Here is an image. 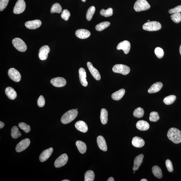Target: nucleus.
<instances>
[{"label":"nucleus","instance_id":"16","mask_svg":"<svg viewBox=\"0 0 181 181\" xmlns=\"http://www.w3.org/2000/svg\"><path fill=\"white\" fill-rule=\"evenodd\" d=\"M53 149L50 148L43 151L40 154L39 160L41 162H45L50 157L53 152Z\"/></svg>","mask_w":181,"mask_h":181},{"label":"nucleus","instance_id":"49","mask_svg":"<svg viewBox=\"0 0 181 181\" xmlns=\"http://www.w3.org/2000/svg\"><path fill=\"white\" fill-rule=\"evenodd\" d=\"M140 181H147V180L146 179H142L140 180Z\"/></svg>","mask_w":181,"mask_h":181},{"label":"nucleus","instance_id":"36","mask_svg":"<svg viewBox=\"0 0 181 181\" xmlns=\"http://www.w3.org/2000/svg\"><path fill=\"white\" fill-rule=\"evenodd\" d=\"M144 110L141 107H138L135 109L133 112V115L134 117L140 118L144 116Z\"/></svg>","mask_w":181,"mask_h":181},{"label":"nucleus","instance_id":"25","mask_svg":"<svg viewBox=\"0 0 181 181\" xmlns=\"http://www.w3.org/2000/svg\"><path fill=\"white\" fill-rule=\"evenodd\" d=\"M5 93L6 95L9 99H15L17 97V93L15 90L11 87H8L6 88Z\"/></svg>","mask_w":181,"mask_h":181},{"label":"nucleus","instance_id":"32","mask_svg":"<svg viewBox=\"0 0 181 181\" xmlns=\"http://www.w3.org/2000/svg\"><path fill=\"white\" fill-rule=\"evenodd\" d=\"M95 174L93 171L88 170L84 175V181H93L95 178Z\"/></svg>","mask_w":181,"mask_h":181},{"label":"nucleus","instance_id":"2","mask_svg":"<svg viewBox=\"0 0 181 181\" xmlns=\"http://www.w3.org/2000/svg\"><path fill=\"white\" fill-rule=\"evenodd\" d=\"M78 114L76 109H72L65 113L62 116L61 121L62 124H67L75 119Z\"/></svg>","mask_w":181,"mask_h":181},{"label":"nucleus","instance_id":"55","mask_svg":"<svg viewBox=\"0 0 181 181\" xmlns=\"http://www.w3.org/2000/svg\"><path fill=\"white\" fill-rule=\"evenodd\" d=\"M134 173H135V172H134Z\"/></svg>","mask_w":181,"mask_h":181},{"label":"nucleus","instance_id":"13","mask_svg":"<svg viewBox=\"0 0 181 181\" xmlns=\"http://www.w3.org/2000/svg\"><path fill=\"white\" fill-rule=\"evenodd\" d=\"M50 82L54 86L57 87H61L66 85V80L63 78L57 77L52 78Z\"/></svg>","mask_w":181,"mask_h":181},{"label":"nucleus","instance_id":"37","mask_svg":"<svg viewBox=\"0 0 181 181\" xmlns=\"http://www.w3.org/2000/svg\"><path fill=\"white\" fill-rule=\"evenodd\" d=\"M113 9L111 8H108L106 10L102 9L100 11V14L104 17H108L113 15Z\"/></svg>","mask_w":181,"mask_h":181},{"label":"nucleus","instance_id":"19","mask_svg":"<svg viewBox=\"0 0 181 181\" xmlns=\"http://www.w3.org/2000/svg\"><path fill=\"white\" fill-rule=\"evenodd\" d=\"M75 126L76 129L80 132L85 133L88 131V127L87 124L83 121H78L76 122Z\"/></svg>","mask_w":181,"mask_h":181},{"label":"nucleus","instance_id":"15","mask_svg":"<svg viewBox=\"0 0 181 181\" xmlns=\"http://www.w3.org/2000/svg\"><path fill=\"white\" fill-rule=\"evenodd\" d=\"M87 65L88 70L92 76L96 80H100L101 79L100 74L98 70L95 68L91 62H88Z\"/></svg>","mask_w":181,"mask_h":181},{"label":"nucleus","instance_id":"10","mask_svg":"<svg viewBox=\"0 0 181 181\" xmlns=\"http://www.w3.org/2000/svg\"><path fill=\"white\" fill-rule=\"evenodd\" d=\"M30 140L28 138L22 140L18 143L16 147V150L17 152L23 151L29 146Z\"/></svg>","mask_w":181,"mask_h":181},{"label":"nucleus","instance_id":"29","mask_svg":"<svg viewBox=\"0 0 181 181\" xmlns=\"http://www.w3.org/2000/svg\"><path fill=\"white\" fill-rule=\"evenodd\" d=\"M152 171L153 174L157 178L159 179L162 178L163 176L162 171L160 167L156 165L153 166Z\"/></svg>","mask_w":181,"mask_h":181},{"label":"nucleus","instance_id":"52","mask_svg":"<svg viewBox=\"0 0 181 181\" xmlns=\"http://www.w3.org/2000/svg\"><path fill=\"white\" fill-rule=\"evenodd\" d=\"M86 0H82V1L84 2H85L86 1Z\"/></svg>","mask_w":181,"mask_h":181},{"label":"nucleus","instance_id":"35","mask_svg":"<svg viewBox=\"0 0 181 181\" xmlns=\"http://www.w3.org/2000/svg\"><path fill=\"white\" fill-rule=\"evenodd\" d=\"M176 96L174 95H171L165 98L163 100L164 103L169 105L174 103L176 99Z\"/></svg>","mask_w":181,"mask_h":181},{"label":"nucleus","instance_id":"26","mask_svg":"<svg viewBox=\"0 0 181 181\" xmlns=\"http://www.w3.org/2000/svg\"><path fill=\"white\" fill-rule=\"evenodd\" d=\"M125 92V90L124 88L121 89L113 93L111 95L112 98L114 100H119L123 97Z\"/></svg>","mask_w":181,"mask_h":181},{"label":"nucleus","instance_id":"3","mask_svg":"<svg viewBox=\"0 0 181 181\" xmlns=\"http://www.w3.org/2000/svg\"><path fill=\"white\" fill-rule=\"evenodd\" d=\"M161 28L160 23L157 21L147 22L143 26V29L149 31H158Z\"/></svg>","mask_w":181,"mask_h":181},{"label":"nucleus","instance_id":"43","mask_svg":"<svg viewBox=\"0 0 181 181\" xmlns=\"http://www.w3.org/2000/svg\"><path fill=\"white\" fill-rule=\"evenodd\" d=\"M9 1V0H0V11H3L5 9Z\"/></svg>","mask_w":181,"mask_h":181},{"label":"nucleus","instance_id":"28","mask_svg":"<svg viewBox=\"0 0 181 181\" xmlns=\"http://www.w3.org/2000/svg\"><path fill=\"white\" fill-rule=\"evenodd\" d=\"M76 145L79 152L81 154H84L86 150V144L80 140H78L76 142Z\"/></svg>","mask_w":181,"mask_h":181},{"label":"nucleus","instance_id":"51","mask_svg":"<svg viewBox=\"0 0 181 181\" xmlns=\"http://www.w3.org/2000/svg\"><path fill=\"white\" fill-rule=\"evenodd\" d=\"M62 181H70V180H62Z\"/></svg>","mask_w":181,"mask_h":181},{"label":"nucleus","instance_id":"30","mask_svg":"<svg viewBox=\"0 0 181 181\" xmlns=\"http://www.w3.org/2000/svg\"><path fill=\"white\" fill-rule=\"evenodd\" d=\"M110 22H102L96 26V29L97 31H101L108 27L110 26Z\"/></svg>","mask_w":181,"mask_h":181},{"label":"nucleus","instance_id":"21","mask_svg":"<svg viewBox=\"0 0 181 181\" xmlns=\"http://www.w3.org/2000/svg\"><path fill=\"white\" fill-rule=\"evenodd\" d=\"M97 141L98 146L100 149L104 151H106L107 150V146L105 140L103 137L101 136H98Z\"/></svg>","mask_w":181,"mask_h":181},{"label":"nucleus","instance_id":"39","mask_svg":"<svg viewBox=\"0 0 181 181\" xmlns=\"http://www.w3.org/2000/svg\"><path fill=\"white\" fill-rule=\"evenodd\" d=\"M160 117L158 113L155 111H153L150 115L149 120L150 121L156 122L159 119Z\"/></svg>","mask_w":181,"mask_h":181},{"label":"nucleus","instance_id":"12","mask_svg":"<svg viewBox=\"0 0 181 181\" xmlns=\"http://www.w3.org/2000/svg\"><path fill=\"white\" fill-rule=\"evenodd\" d=\"M130 44L129 42L127 40H124L118 44L117 49L118 50H123L124 53L127 54L130 52Z\"/></svg>","mask_w":181,"mask_h":181},{"label":"nucleus","instance_id":"41","mask_svg":"<svg viewBox=\"0 0 181 181\" xmlns=\"http://www.w3.org/2000/svg\"><path fill=\"white\" fill-rule=\"evenodd\" d=\"M155 53L157 57L159 58H162L164 55L163 50L162 48L159 47H156L155 49Z\"/></svg>","mask_w":181,"mask_h":181},{"label":"nucleus","instance_id":"23","mask_svg":"<svg viewBox=\"0 0 181 181\" xmlns=\"http://www.w3.org/2000/svg\"><path fill=\"white\" fill-rule=\"evenodd\" d=\"M136 127L138 130L141 131H146L150 128L149 124L146 121L140 120L136 124Z\"/></svg>","mask_w":181,"mask_h":181},{"label":"nucleus","instance_id":"22","mask_svg":"<svg viewBox=\"0 0 181 181\" xmlns=\"http://www.w3.org/2000/svg\"><path fill=\"white\" fill-rule=\"evenodd\" d=\"M144 155L143 154H140L136 156L134 159V166L133 170L134 171L138 170L143 162V159Z\"/></svg>","mask_w":181,"mask_h":181},{"label":"nucleus","instance_id":"53","mask_svg":"<svg viewBox=\"0 0 181 181\" xmlns=\"http://www.w3.org/2000/svg\"><path fill=\"white\" fill-rule=\"evenodd\" d=\"M150 22V21L149 20H148L147 22Z\"/></svg>","mask_w":181,"mask_h":181},{"label":"nucleus","instance_id":"1","mask_svg":"<svg viewBox=\"0 0 181 181\" xmlns=\"http://www.w3.org/2000/svg\"><path fill=\"white\" fill-rule=\"evenodd\" d=\"M169 139L175 144L181 143V132L178 128H172L169 130L167 134Z\"/></svg>","mask_w":181,"mask_h":181},{"label":"nucleus","instance_id":"14","mask_svg":"<svg viewBox=\"0 0 181 181\" xmlns=\"http://www.w3.org/2000/svg\"><path fill=\"white\" fill-rule=\"evenodd\" d=\"M42 24L40 20H36L33 21H28L25 24L26 27L30 29H35L39 28Z\"/></svg>","mask_w":181,"mask_h":181},{"label":"nucleus","instance_id":"4","mask_svg":"<svg viewBox=\"0 0 181 181\" xmlns=\"http://www.w3.org/2000/svg\"><path fill=\"white\" fill-rule=\"evenodd\" d=\"M150 8V5L146 0H138L135 3L134 8L137 12L146 11Z\"/></svg>","mask_w":181,"mask_h":181},{"label":"nucleus","instance_id":"20","mask_svg":"<svg viewBox=\"0 0 181 181\" xmlns=\"http://www.w3.org/2000/svg\"><path fill=\"white\" fill-rule=\"evenodd\" d=\"M132 145L136 148H142L145 144L144 140L143 138L138 136H135L132 140Z\"/></svg>","mask_w":181,"mask_h":181},{"label":"nucleus","instance_id":"50","mask_svg":"<svg viewBox=\"0 0 181 181\" xmlns=\"http://www.w3.org/2000/svg\"><path fill=\"white\" fill-rule=\"evenodd\" d=\"M180 55H181V45H180Z\"/></svg>","mask_w":181,"mask_h":181},{"label":"nucleus","instance_id":"8","mask_svg":"<svg viewBox=\"0 0 181 181\" xmlns=\"http://www.w3.org/2000/svg\"><path fill=\"white\" fill-rule=\"evenodd\" d=\"M8 75L11 79L16 82H18L21 80V76L19 71L15 68H10L8 72Z\"/></svg>","mask_w":181,"mask_h":181},{"label":"nucleus","instance_id":"18","mask_svg":"<svg viewBox=\"0 0 181 181\" xmlns=\"http://www.w3.org/2000/svg\"><path fill=\"white\" fill-rule=\"evenodd\" d=\"M80 82L82 85L84 86H87L88 82L86 79V72L84 68H81L78 70Z\"/></svg>","mask_w":181,"mask_h":181},{"label":"nucleus","instance_id":"42","mask_svg":"<svg viewBox=\"0 0 181 181\" xmlns=\"http://www.w3.org/2000/svg\"><path fill=\"white\" fill-rule=\"evenodd\" d=\"M70 16V12L68 9H65L62 11L61 17L62 19L65 20V21H68L69 19Z\"/></svg>","mask_w":181,"mask_h":181},{"label":"nucleus","instance_id":"45","mask_svg":"<svg viewBox=\"0 0 181 181\" xmlns=\"http://www.w3.org/2000/svg\"><path fill=\"white\" fill-rule=\"evenodd\" d=\"M165 165L169 172H172L174 170L172 161L170 159H167L165 161Z\"/></svg>","mask_w":181,"mask_h":181},{"label":"nucleus","instance_id":"33","mask_svg":"<svg viewBox=\"0 0 181 181\" xmlns=\"http://www.w3.org/2000/svg\"><path fill=\"white\" fill-rule=\"evenodd\" d=\"M62 7L59 3H56L53 4L51 7L50 12L51 14L54 13H60L61 12Z\"/></svg>","mask_w":181,"mask_h":181},{"label":"nucleus","instance_id":"7","mask_svg":"<svg viewBox=\"0 0 181 181\" xmlns=\"http://www.w3.org/2000/svg\"><path fill=\"white\" fill-rule=\"evenodd\" d=\"M26 5L24 0H18L14 7L13 12L14 14H19L25 11Z\"/></svg>","mask_w":181,"mask_h":181},{"label":"nucleus","instance_id":"38","mask_svg":"<svg viewBox=\"0 0 181 181\" xmlns=\"http://www.w3.org/2000/svg\"><path fill=\"white\" fill-rule=\"evenodd\" d=\"M171 18L174 23H178L181 21V14L180 13L173 14L171 16Z\"/></svg>","mask_w":181,"mask_h":181},{"label":"nucleus","instance_id":"11","mask_svg":"<svg viewBox=\"0 0 181 181\" xmlns=\"http://www.w3.org/2000/svg\"><path fill=\"white\" fill-rule=\"evenodd\" d=\"M50 51V48L48 45H44L40 48L39 53V57L42 60H45L48 57V54Z\"/></svg>","mask_w":181,"mask_h":181},{"label":"nucleus","instance_id":"31","mask_svg":"<svg viewBox=\"0 0 181 181\" xmlns=\"http://www.w3.org/2000/svg\"><path fill=\"white\" fill-rule=\"evenodd\" d=\"M11 136L14 139L17 138L21 136V133L19 131V128L16 126H14L11 130Z\"/></svg>","mask_w":181,"mask_h":181},{"label":"nucleus","instance_id":"54","mask_svg":"<svg viewBox=\"0 0 181 181\" xmlns=\"http://www.w3.org/2000/svg\"><path fill=\"white\" fill-rule=\"evenodd\" d=\"M76 109L77 110H78V109H77H77Z\"/></svg>","mask_w":181,"mask_h":181},{"label":"nucleus","instance_id":"34","mask_svg":"<svg viewBox=\"0 0 181 181\" xmlns=\"http://www.w3.org/2000/svg\"><path fill=\"white\" fill-rule=\"evenodd\" d=\"M95 7L93 6L88 8L86 12V18L88 21H90L92 19L93 17L95 11Z\"/></svg>","mask_w":181,"mask_h":181},{"label":"nucleus","instance_id":"9","mask_svg":"<svg viewBox=\"0 0 181 181\" xmlns=\"http://www.w3.org/2000/svg\"><path fill=\"white\" fill-rule=\"evenodd\" d=\"M68 160L67 155L66 154H62L56 159L54 162V166L56 168H59L63 166L66 164Z\"/></svg>","mask_w":181,"mask_h":181},{"label":"nucleus","instance_id":"47","mask_svg":"<svg viewBox=\"0 0 181 181\" xmlns=\"http://www.w3.org/2000/svg\"><path fill=\"white\" fill-rule=\"evenodd\" d=\"M5 126V124L4 123L1 121L0 122V128L1 129L4 127Z\"/></svg>","mask_w":181,"mask_h":181},{"label":"nucleus","instance_id":"48","mask_svg":"<svg viewBox=\"0 0 181 181\" xmlns=\"http://www.w3.org/2000/svg\"><path fill=\"white\" fill-rule=\"evenodd\" d=\"M114 180L113 178L112 177H110V178L108 179V180H107V181H114Z\"/></svg>","mask_w":181,"mask_h":181},{"label":"nucleus","instance_id":"5","mask_svg":"<svg viewBox=\"0 0 181 181\" xmlns=\"http://www.w3.org/2000/svg\"><path fill=\"white\" fill-rule=\"evenodd\" d=\"M12 43L14 47L19 51L25 52L27 49V46L25 42L20 38H14L12 40Z\"/></svg>","mask_w":181,"mask_h":181},{"label":"nucleus","instance_id":"24","mask_svg":"<svg viewBox=\"0 0 181 181\" xmlns=\"http://www.w3.org/2000/svg\"><path fill=\"white\" fill-rule=\"evenodd\" d=\"M163 87V84L161 82H158L153 84L149 88L148 92L149 93H154L157 92L161 89Z\"/></svg>","mask_w":181,"mask_h":181},{"label":"nucleus","instance_id":"17","mask_svg":"<svg viewBox=\"0 0 181 181\" xmlns=\"http://www.w3.org/2000/svg\"><path fill=\"white\" fill-rule=\"evenodd\" d=\"M75 34L76 37L81 39H86L90 35V32L84 29H80L76 30Z\"/></svg>","mask_w":181,"mask_h":181},{"label":"nucleus","instance_id":"44","mask_svg":"<svg viewBox=\"0 0 181 181\" xmlns=\"http://www.w3.org/2000/svg\"><path fill=\"white\" fill-rule=\"evenodd\" d=\"M37 104L39 107H43L45 104V99L43 96H40L37 100Z\"/></svg>","mask_w":181,"mask_h":181},{"label":"nucleus","instance_id":"46","mask_svg":"<svg viewBox=\"0 0 181 181\" xmlns=\"http://www.w3.org/2000/svg\"><path fill=\"white\" fill-rule=\"evenodd\" d=\"M181 12V5L177 6L176 7L169 10V13L170 14Z\"/></svg>","mask_w":181,"mask_h":181},{"label":"nucleus","instance_id":"27","mask_svg":"<svg viewBox=\"0 0 181 181\" xmlns=\"http://www.w3.org/2000/svg\"><path fill=\"white\" fill-rule=\"evenodd\" d=\"M108 112L105 109L103 108L101 111L100 120L102 124L107 123L108 119Z\"/></svg>","mask_w":181,"mask_h":181},{"label":"nucleus","instance_id":"40","mask_svg":"<svg viewBox=\"0 0 181 181\" xmlns=\"http://www.w3.org/2000/svg\"><path fill=\"white\" fill-rule=\"evenodd\" d=\"M19 126L21 129L23 130L26 133L29 132L31 130L30 126L25 123L23 122L20 123L19 124Z\"/></svg>","mask_w":181,"mask_h":181},{"label":"nucleus","instance_id":"6","mask_svg":"<svg viewBox=\"0 0 181 181\" xmlns=\"http://www.w3.org/2000/svg\"><path fill=\"white\" fill-rule=\"evenodd\" d=\"M112 70L115 73H120L125 75L129 73L130 68L128 66L124 64H117L113 66Z\"/></svg>","mask_w":181,"mask_h":181}]
</instances>
